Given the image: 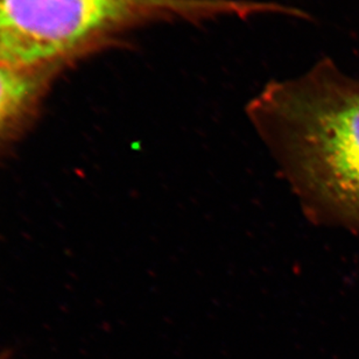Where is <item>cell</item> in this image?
<instances>
[{
	"label": "cell",
	"mask_w": 359,
	"mask_h": 359,
	"mask_svg": "<svg viewBox=\"0 0 359 359\" xmlns=\"http://www.w3.org/2000/svg\"><path fill=\"white\" fill-rule=\"evenodd\" d=\"M246 112L309 210L349 224L359 202V80L323 59L267 83Z\"/></svg>",
	"instance_id": "cell-1"
},
{
	"label": "cell",
	"mask_w": 359,
	"mask_h": 359,
	"mask_svg": "<svg viewBox=\"0 0 359 359\" xmlns=\"http://www.w3.org/2000/svg\"><path fill=\"white\" fill-rule=\"evenodd\" d=\"M272 12L256 0H0V62L61 73L146 25Z\"/></svg>",
	"instance_id": "cell-2"
},
{
	"label": "cell",
	"mask_w": 359,
	"mask_h": 359,
	"mask_svg": "<svg viewBox=\"0 0 359 359\" xmlns=\"http://www.w3.org/2000/svg\"><path fill=\"white\" fill-rule=\"evenodd\" d=\"M60 73L0 62V153L27 131Z\"/></svg>",
	"instance_id": "cell-3"
},
{
	"label": "cell",
	"mask_w": 359,
	"mask_h": 359,
	"mask_svg": "<svg viewBox=\"0 0 359 359\" xmlns=\"http://www.w3.org/2000/svg\"><path fill=\"white\" fill-rule=\"evenodd\" d=\"M349 228H356L357 230H359V202L357 204L356 209L353 211V217L350 219L349 225H348Z\"/></svg>",
	"instance_id": "cell-4"
},
{
	"label": "cell",
	"mask_w": 359,
	"mask_h": 359,
	"mask_svg": "<svg viewBox=\"0 0 359 359\" xmlns=\"http://www.w3.org/2000/svg\"><path fill=\"white\" fill-rule=\"evenodd\" d=\"M10 355L8 351H3V353H0V359H10Z\"/></svg>",
	"instance_id": "cell-5"
}]
</instances>
